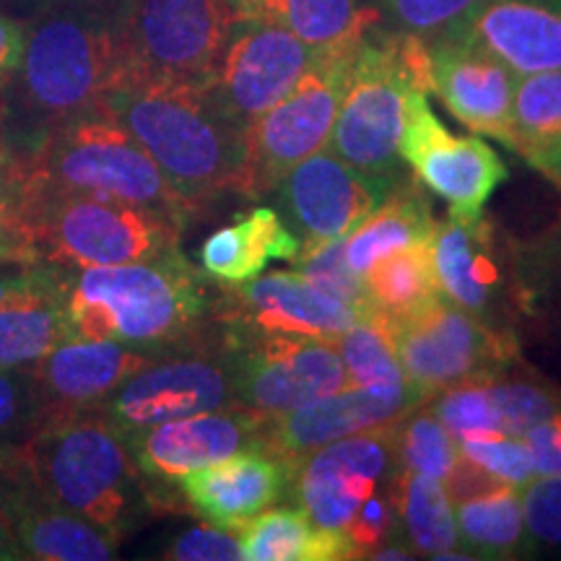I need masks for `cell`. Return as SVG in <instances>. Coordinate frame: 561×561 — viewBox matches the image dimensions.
<instances>
[{"label":"cell","instance_id":"32","mask_svg":"<svg viewBox=\"0 0 561 561\" xmlns=\"http://www.w3.org/2000/svg\"><path fill=\"white\" fill-rule=\"evenodd\" d=\"M453 510L460 551L471 559L528 557L520 489L502 483L453 504Z\"/></svg>","mask_w":561,"mask_h":561},{"label":"cell","instance_id":"48","mask_svg":"<svg viewBox=\"0 0 561 561\" xmlns=\"http://www.w3.org/2000/svg\"><path fill=\"white\" fill-rule=\"evenodd\" d=\"M37 9H76V11H91L104 13V16H117L123 11L125 0H32Z\"/></svg>","mask_w":561,"mask_h":561},{"label":"cell","instance_id":"23","mask_svg":"<svg viewBox=\"0 0 561 561\" xmlns=\"http://www.w3.org/2000/svg\"><path fill=\"white\" fill-rule=\"evenodd\" d=\"M73 268L13 265L0 276V369H30L70 339L68 291Z\"/></svg>","mask_w":561,"mask_h":561},{"label":"cell","instance_id":"1","mask_svg":"<svg viewBox=\"0 0 561 561\" xmlns=\"http://www.w3.org/2000/svg\"><path fill=\"white\" fill-rule=\"evenodd\" d=\"M125 81L117 16L42 9L26 21L24 55L3 91L0 167L26 161L55 128L104 110Z\"/></svg>","mask_w":561,"mask_h":561},{"label":"cell","instance_id":"6","mask_svg":"<svg viewBox=\"0 0 561 561\" xmlns=\"http://www.w3.org/2000/svg\"><path fill=\"white\" fill-rule=\"evenodd\" d=\"M0 182L128 201L182 224L195 216L151 153L107 107L55 128L30 159L0 167Z\"/></svg>","mask_w":561,"mask_h":561},{"label":"cell","instance_id":"18","mask_svg":"<svg viewBox=\"0 0 561 561\" xmlns=\"http://www.w3.org/2000/svg\"><path fill=\"white\" fill-rule=\"evenodd\" d=\"M278 214L301 252L348 237L385 198L375 182L343 161L331 146L294 164L276 185Z\"/></svg>","mask_w":561,"mask_h":561},{"label":"cell","instance_id":"38","mask_svg":"<svg viewBox=\"0 0 561 561\" xmlns=\"http://www.w3.org/2000/svg\"><path fill=\"white\" fill-rule=\"evenodd\" d=\"M343 240H346V237L305 250L297 257V271L310 280L312 286H318L320 291H325L328 297L343 301V305L351 307L354 312H359L364 318V314L375 310H371L364 276L362 273L351 271V265L346 263V255H343Z\"/></svg>","mask_w":561,"mask_h":561},{"label":"cell","instance_id":"12","mask_svg":"<svg viewBox=\"0 0 561 561\" xmlns=\"http://www.w3.org/2000/svg\"><path fill=\"white\" fill-rule=\"evenodd\" d=\"M237 409L268 419L351 388L335 341L294 335H227Z\"/></svg>","mask_w":561,"mask_h":561},{"label":"cell","instance_id":"5","mask_svg":"<svg viewBox=\"0 0 561 561\" xmlns=\"http://www.w3.org/2000/svg\"><path fill=\"white\" fill-rule=\"evenodd\" d=\"M411 91H432L426 39L377 24L356 47L331 149L388 195L405 178L401 138Z\"/></svg>","mask_w":561,"mask_h":561},{"label":"cell","instance_id":"45","mask_svg":"<svg viewBox=\"0 0 561 561\" xmlns=\"http://www.w3.org/2000/svg\"><path fill=\"white\" fill-rule=\"evenodd\" d=\"M39 263L30 231L21 224L9 193L0 187V268L3 265Z\"/></svg>","mask_w":561,"mask_h":561},{"label":"cell","instance_id":"15","mask_svg":"<svg viewBox=\"0 0 561 561\" xmlns=\"http://www.w3.org/2000/svg\"><path fill=\"white\" fill-rule=\"evenodd\" d=\"M401 157L419 182L445 198L450 216L462 221L481 219L486 201L507 180L500 153L481 138L453 136L424 91H411L405 100Z\"/></svg>","mask_w":561,"mask_h":561},{"label":"cell","instance_id":"49","mask_svg":"<svg viewBox=\"0 0 561 561\" xmlns=\"http://www.w3.org/2000/svg\"><path fill=\"white\" fill-rule=\"evenodd\" d=\"M21 559L16 536H13V525L9 517V510H5L3 496H0V561H16Z\"/></svg>","mask_w":561,"mask_h":561},{"label":"cell","instance_id":"41","mask_svg":"<svg viewBox=\"0 0 561 561\" xmlns=\"http://www.w3.org/2000/svg\"><path fill=\"white\" fill-rule=\"evenodd\" d=\"M458 450L462 458L476 462L507 486L523 489L536 479V468H533V458L523 437H507V434L466 437L458 442Z\"/></svg>","mask_w":561,"mask_h":561},{"label":"cell","instance_id":"46","mask_svg":"<svg viewBox=\"0 0 561 561\" xmlns=\"http://www.w3.org/2000/svg\"><path fill=\"white\" fill-rule=\"evenodd\" d=\"M536 476H561V411L523 434Z\"/></svg>","mask_w":561,"mask_h":561},{"label":"cell","instance_id":"10","mask_svg":"<svg viewBox=\"0 0 561 561\" xmlns=\"http://www.w3.org/2000/svg\"><path fill=\"white\" fill-rule=\"evenodd\" d=\"M390 333L405 382L424 403L439 390L489 380L523 359L515 335L483 325L445 297L392 322Z\"/></svg>","mask_w":561,"mask_h":561},{"label":"cell","instance_id":"17","mask_svg":"<svg viewBox=\"0 0 561 561\" xmlns=\"http://www.w3.org/2000/svg\"><path fill=\"white\" fill-rule=\"evenodd\" d=\"M432 261L442 297L512 335V250L483 216L462 221L447 214L434 224Z\"/></svg>","mask_w":561,"mask_h":561},{"label":"cell","instance_id":"9","mask_svg":"<svg viewBox=\"0 0 561 561\" xmlns=\"http://www.w3.org/2000/svg\"><path fill=\"white\" fill-rule=\"evenodd\" d=\"M359 42L320 53L318 62L307 70L291 94L244 130V146H248L244 198L276 191L294 164L331 144L333 123L346 94Z\"/></svg>","mask_w":561,"mask_h":561},{"label":"cell","instance_id":"26","mask_svg":"<svg viewBox=\"0 0 561 561\" xmlns=\"http://www.w3.org/2000/svg\"><path fill=\"white\" fill-rule=\"evenodd\" d=\"M453 30L479 42L517 76L561 70V0H483Z\"/></svg>","mask_w":561,"mask_h":561},{"label":"cell","instance_id":"27","mask_svg":"<svg viewBox=\"0 0 561 561\" xmlns=\"http://www.w3.org/2000/svg\"><path fill=\"white\" fill-rule=\"evenodd\" d=\"M299 255L301 242L278 210L252 208L203 242L201 265L219 286H242L271 261L297 263Z\"/></svg>","mask_w":561,"mask_h":561},{"label":"cell","instance_id":"35","mask_svg":"<svg viewBox=\"0 0 561 561\" xmlns=\"http://www.w3.org/2000/svg\"><path fill=\"white\" fill-rule=\"evenodd\" d=\"M335 346L341 351L351 388L396 392L405 390L401 362H398L396 343L388 320L380 312L364 314L339 335Z\"/></svg>","mask_w":561,"mask_h":561},{"label":"cell","instance_id":"44","mask_svg":"<svg viewBox=\"0 0 561 561\" xmlns=\"http://www.w3.org/2000/svg\"><path fill=\"white\" fill-rule=\"evenodd\" d=\"M161 559L174 561H240V533L219 525H195L174 536L161 551Z\"/></svg>","mask_w":561,"mask_h":561},{"label":"cell","instance_id":"39","mask_svg":"<svg viewBox=\"0 0 561 561\" xmlns=\"http://www.w3.org/2000/svg\"><path fill=\"white\" fill-rule=\"evenodd\" d=\"M371 3L377 5L388 30L430 42L462 24L483 0H371Z\"/></svg>","mask_w":561,"mask_h":561},{"label":"cell","instance_id":"7","mask_svg":"<svg viewBox=\"0 0 561 561\" xmlns=\"http://www.w3.org/2000/svg\"><path fill=\"white\" fill-rule=\"evenodd\" d=\"M30 231L39 263L62 268L149 263L180 250L185 224L161 210L89 193L0 182Z\"/></svg>","mask_w":561,"mask_h":561},{"label":"cell","instance_id":"28","mask_svg":"<svg viewBox=\"0 0 561 561\" xmlns=\"http://www.w3.org/2000/svg\"><path fill=\"white\" fill-rule=\"evenodd\" d=\"M229 5L237 21H271L320 53L351 45L382 24L371 0H229Z\"/></svg>","mask_w":561,"mask_h":561},{"label":"cell","instance_id":"43","mask_svg":"<svg viewBox=\"0 0 561 561\" xmlns=\"http://www.w3.org/2000/svg\"><path fill=\"white\" fill-rule=\"evenodd\" d=\"M398 530V507H396V479L388 486L369 494L356 515L351 517L346 536L354 549V559H371L385 543L392 541Z\"/></svg>","mask_w":561,"mask_h":561},{"label":"cell","instance_id":"14","mask_svg":"<svg viewBox=\"0 0 561 561\" xmlns=\"http://www.w3.org/2000/svg\"><path fill=\"white\" fill-rule=\"evenodd\" d=\"M320 58V50L271 21L242 19L231 26L208 89L227 117L248 130L289 96Z\"/></svg>","mask_w":561,"mask_h":561},{"label":"cell","instance_id":"2","mask_svg":"<svg viewBox=\"0 0 561 561\" xmlns=\"http://www.w3.org/2000/svg\"><path fill=\"white\" fill-rule=\"evenodd\" d=\"M208 314L214 299L180 250L149 263L89 265L70 280L73 341H117L157 356L201 348Z\"/></svg>","mask_w":561,"mask_h":561},{"label":"cell","instance_id":"19","mask_svg":"<svg viewBox=\"0 0 561 561\" xmlns=\"http://www.w3.org/2000/svg\"><path fill=\"white\" fill-rule=\"evenodd\" d=\"M426 45L434 94L466 128L510 146L512 100L520 76L460 30L439 34Z\"/></svg>","mask_w":561,"mask_h":561},{"label":"cell","instance_id":"36","mask_svg":"<svg viewBox=\"0 0 561 561\" xmlns=\"http://www.w3.org/2000/svg\"><path fill=\"white\" fill-rule=\"evenodd\" d=\"M460 458L458 442L426 403L398 421V460L405 471L445 481Z\"/></svg>","mask_w":561,"mask_h":561},{"label":"cell","instance_id":"33","mask_svg":"<svg viewBox=\"0 0 561 561\" xmlns=\"http://www.w3.org/2000/svg\"><path fill=\"white\" fill-rule=\"evenodd\" d=\"M396 507L398 530H403L419 557L471 559L460 551L450 494L439 479L401 468L396 476Z\"/></svg>","mask_w":561,"mask_h":561},{"label":"cell","instance_id":"22","mask_svg":"<svg viewBox=\"0 0 561 561\" xmlns=\"http://www.w3.org/2000/svg\"><path fill=\"white\" fill-rule=\"evenodd\" d=\"M157 359L117 341H66L30 367L39 403V426L81 413H100L121 385Z\"/></svg>","mask_w":561,"mask_h":561},{"label":"cell","instance_id":"29","mask_svg":"<svg viewBox=\"0 0 561 561\" xmlns=\"http://www.w3.org/2000/svg\"><path fill=\"white\" fill-rule=\"evenodd\" d=\"M432 206L419 180H403L369 210L367 219L343 240V255L351 271L367 273L371 265L392 252L432 242Z\"/></svg>","mask_w":561,"mask_h":561},{"label":"cell","instance_id":"40","mask_svg":"<svg viewBox=\"0 0 561 561\" xmlns=\"http://www.w3.org/2000/svg\"><path fill=\"white\" fill-rule=\"evenodd\" d=\"M39 430V403L30 369H0V455L19 450Z\"/></svg>","mask_w":561,"mask_h":561},{"label":"cell","instance_id":"21","mask_svg":"<svg viewBox=\"0 0 561 561\" xmlns=\"http://www.w3.org/2000/svg\"><path fill=\"white\" fill-rule=\"evenodd\" d=\"M123 439L146 481L174 489L182 476L242 450H261V416L244 409H221L146 426L123 434Z\"/></svg>","mask_w":561,"mask_h":561},{"label":"cell","instance_id":"20","mask_svg":"<svg viewBox=\"0 0 561 561\" xmlns=\"http://www.w3.org/2000/svg\"><path fill=\"white\" fill-rule=\"evenodd\" d=\"M512 314L523 362L561 388V216L541 234L510 242Z\"/></svg>","mask_w":561,"mask_h":561},{"label":"cell","instance_id":"3","mask_svg":"<svg viewBox=\"0 0 561 561\" xmlns=\"http://www.w3.org/2000/svg\"><path fill=\"white\" fill-rule=\"evenodd\" d=\"M104 107L151 153L195 210L221 193L242 195L244 130L229 121L208 87L130 81L112 91Z\"/></svg>","mask_w":561,"mask_h":561},{"label":"cell","instance_id":"31","mask_svg":"<svg viewBox=\"0 0 561 561\" xmlns=\"http://www.w3.org/2000/svg\"><path fill=\"white\" fill-rule=\"evenodd\" d=\"M248 561H346L354 549L346 533L318 528L299 507L265 510L240 530Z\"/></svg>","mask_w":561,"mask_h":561},{"label":"cell","instance_id":"37","mask_svg":"<svg viewBox=\"0 0 561 561\" xmlns=\"http://www.w3.org/2000/svg\"><path fill=\"white\" fill-rule=\"evenodd\" d=\"M489 380L453 385V388L439 390L437 396L426 401L434 416L442 421V426L453 434L455 442L466 437L502 434L500 413H496L494 398H491Z\"/></svg>","mask_w":561,"mask_h":561},{"label":"cell","instance_id":"11","mask_svg":"<svg viewBox=\"0 0 561 561\" xmlns=\"http://www.w3.org/2000/svg\"><path fill=\"white\" fill-rule=\"evenodd\" d=\"M221 409H237L234 371L224 339L214 346L157 356L112 392L100 413L117 432L130 434Z\"/></svg>","mask_w":561,"mask_h":561},{"label":"cell","instance_id":"8","mask_svg":"<svg viewBox=\"0 0 561 561\" xmlns=\"http://www.w3.org/2000/svg\"><path fill=\"white\" fill-rule=\"evenodd\" d=\"M237 24L229 0H125L117 13L125 81L208 87Z\"/></svg>","mask_w":561,"mask_h":561},{"label":"cell","instance_id":"16","mask_svg":"<svg viewBox=\"0 0 561 561\" xmlns=\"http://www.w3.org/2000/svg\"><path fill=\"white\" fill-rule=\"evenodd\" d=\"M214 318L227 335H294L339 341L362 318L328 297L299 271H276L242 286H224Z\"/></svg>","mask_w":561,"mask_h":561},{"label":"cell","instance_id":"42","mask_svg":"<svg viewBox=\"0 0 561 561\" xmlns=\"http://www.w3.org/2000/svg\"><path fill=\"white\" fill-rule=\"evenodd\" d=\"M520 494L528 553L561 549V476H536Z\"/></svg>","mask_w":561,"mask_h":561},{"label":"cell","instance_id":"4","mask_svg":"<svg viewBox=\"0 0 561 561\" xmlns=\"http://www.w3.org/2000/svg\"><path fill=\"white\" fill-rule=\"evenodd\" d=\"M47 500L123 541L153 496L123 434L102 413L39 426L16 450Z\"/></svg>","mask_w":561,"mask_h":561},{"label":"cell","instance_id":"25","mask_svg":"<svg viewBox=\"0 0 561 561\" xmlns=\"http://www.w3.org/2000/svg\"><path fill=\"white\" fill-rule=\"evenodd\" d=\"M289 486V466L263 450H242L174 481L195 515L219 528L240 530L276 507Z\"/></svg>","mask_w":561,"mask_h":561},{"label":"cell","instance_id":"30","mask_svg":"<svg viewBox=\"0 0 561 561\" xmlns=\"http://www.w3.org/2000/svg\"><path fill=\"white\" fill-rule=\"evenodd\" d=\"M507 149L561 191V70L517 79Z\"/></svg>","mask_w":561,"mask_h":561},{"label":"cell","instance_id":"13","mask_svg":"<svg viewBox=\"0 0 561 561\" xmlns=\"http://www.w3.org/2000/svg\"><path fill=\"white\" fill-rule=\"evenodd\" d=\"M398 421L333 439L289 462L286 496L318 528L346 533L364 500L401 471Z\"/></svg>","mask_w":561,"mask_h":561},{"label":"cell","instance_id":"47","mask_svg":"<svg viewBox=\"0 0 561 561\" xmlns=\"http://www.w3.org/2000/svg\"><path fill=\"white\" fill-rule=\"evenodd\" d=\"M24 42H26V24L11 16L0 13V87L11 81V76L16 73L21 55H24Z\"/></svg>","mask_w":561,"mask_h":561},{"label":"cell","instance_id":"34","mask_svg":"<svg viewBox=\"0 0 561 561\" xmlns=\"http://www.w3.org/2000/svg\"><path fill=\"white\" fill-rule=\"evenodd\" d=\"M364 284L371 310L380 312L390 325L421 312L442 297L434 276L432 242L413 244L377 261L364 273Z\"/></svg>","mask_w":561,"mask_h":561},{"label":"cell","instance_id":"24","mask_svg":"<svg viewBox=\"0 0 561 561\" xmlns=\"http://www.w3.org/2000/svg\"><path fill=\"white\" fill-rule=\"evenodd\" d=\"M421 403L411 388L396 392L343 388L299 409L261 419V450L289 466L328 442L392 424Z\"/></svg>","mask_w":561,"mask_h":561},{"label":"cell","instance_id":"50","mask_svg":"<svg viewBox=\"0 0 561 561\" xmlns=\"http://www.w3.org/2000/svg\"><path fill=\"white\" fill-rule=\"evenodd\" d=\"M0 157H3V91H0Z\"/></svg>","mask_w":561,"mask_h":561}]
</instances>
